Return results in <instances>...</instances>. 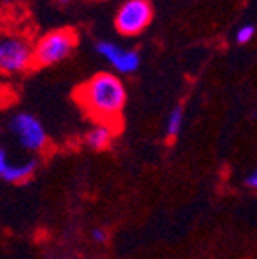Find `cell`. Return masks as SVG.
<instances>
[{
	"label": "cell",
	"mask_w": 257,
	"mask_h": 259,
	"mask_svg": "<svg viewBox=\"0 0 257 259\" xmlns=\"http://www.w3.org/2000/svg\"><path fill=\"white\" fill-rule=\"evenodd\" d=\"M76 101L97 122L119 126L126 105V87L115 74L99 72L76 90Z\"/></svg>",
	"instance_id": "obj_1"
},
{
	"label": "cell",
	"mask_w": 257,
	"mask_h": 259,
	"mask_svg": "<svg viewBox=\"0 0 257 259\" xmlns=\"http://www.w3.org/2000/svg\"><path fill=\"white\" fill-rule=\"evenodd\" d=\"M77 44L72 29H58L47 32L34 44V67H51L70 56Z\"/></svg>",
	"instance_id": "obj_2"
},
{
	"label": "cell",
	"mask_w": 257,
	"mask_h": 259,
	"mask_svg": "<svg viewBox=\"0 0 257 259\" xmlns=\"http://www.w3.org/2000/svg\"><path fill=\"white\" fill-rule=\"evenodd\" d=\"M34 67V45L20 34H9L0 41V70L4 74H18Z\"/></svg>",
	"instance_id": "obj_3"
},
{
	"label": "cell",
	"mask_w": 257,
	"mask_h": 259,
	"mask_svg": "<svg viewBox=\"0 0 257 259\" xmlns=\"http://www.w3.org/2000/svg\"><path fill=\"white\" fill-rule=\"evenodd\" d=\"M153 20V6L149 0H126L115 15V29L122 36H137L148 29Z\"/></svg>",
	"instance_id": "obj_4"
},
{
	"label": "cell",
	"mask_w": 257,
	"mask_h": 259,
	"mask_svg": "<svg viewBox=\"0 0 257 259\" xmlns=\"http://www.w3.org/2000/svg\"><path fill=\"white\" fill-rule=\"evenodd\" d=\"M9 132L24 150L32 153H40L47 146V132L40 119L34 117L32 113L18 112L16 115H13L9 121Z\"/></svg>",
	"instance_id": "obj_5"
},
{
	"label": "cell",
	"mask_w": 257,
	"mask_h": 259,
	"mask_svg": "<svg viewBox=\"0 0 257 259\" xmlns=\"http://www.w3.org/2000/svg\"><path fill=\"white\" fill-rule=\"evenodd\" d=\"M96 51L121 74H133L141 67V54L133 49H122L112 41H99Z\"/></svg>",
	"instance_id": "obj_6"
},
{
	"label": "cell",
	"mask_w": 257,
	"mask_h": 259,
	"mask_svg": "<svg viewBox=\"0 0 257 259\" xmlns=\"http://www.w3.org/2000/svg\"><path fill=\"white\" fill-rule=\"evenodd\" d=\"M38 162L34 158H29L25 162H11L8 157V150H0V178L9 184H22L27 178L32 177L36 171Z\"/></svg>",
	"instance_id": "obj_7"
},
{
	"label": "cell",
	"mask_w": 257,
	"mask_h": 259,
	"mask_svg": "<svg viewBox=\"0 0 257 259\" xmlns=\"http://www.w3.org/2000/svg\"><path fill=\"white\" fill-rule=\"evenodd\" d=\"M117 128L119 126L108 124V122H97L89 134H87L84 142H87V146H89L90 150H96V151L105 150V148L110 146V142H112Z\"/></svg>",
	"instance_id": "obj_8"
},
{
	"label": "cell",
	"mask_w": 257,
	"mask_h": 259,
	"mask_svg": "<svg viewBox=\"0 0 257 259\" xmlns=\"http://www.w3.org/2000/svg\"><path fill=\"white\" fill-rule=\"evenodd\" d=\"M182 124H184V108L182 106H175L171 112H169L167 124H165V134L167 137H177L180 134Z\"/></svg>",
	"instance_id": "obj_9"
},
{
	"label": "cell",
	"mask_w": 257,
	"mask_h": 259,
	"mask_svg": "<svg viewBox=\"0 0 257 259\" xmlns=\"http://www.w3.org/2000/svg\"><path fill=\"white\" fill-rule=\"evenodd\" d=\"M253 34H255V27H253L252 24L243 25V27H239V31H237V34H236L237 44H248L253 38Z\"/></svg>",
	"instance_id": "obj_10"
},
{
	"label": "cell",
	"mask_w": 257,
	"mask_h": 259,
	"mask_svg": "<svg viewBox=\"0 0 257 259\" xmlns=\"http://www.w3.org/2000/svg\"><path fill=\"white\" fill-rule=\"evenodd\" d=\"M92 238L99 243H105L106 241V232L103 231V229H96V231L92 232Z\"/></svg>",
	"instance_id": "obj_11"
},
{
	"label": "cell",
	"mask_w": 257,
	"mask_h": 259,
	"mask_svg": "<svg viewBox=\"0 0 257 259\" xmlns=\"http://www.w3.org/2000/svg\"><path fill=\"white\" fill-rule=\"evenodd\" d=\"M246 184H248L250 187H253V189H257V169L253 171V173L248 175V178H246Z\"/></svg>",
	"instance_id": "obj_12"
},
{
	"label": "cell",
	"mask_w": 257,
	"mask_h": 259,
	"mask_svg": "<svg viewBox=\"0 0 257 259\" xmlns=\"http://www.w3.org/2000/svg\"><path fill=\"white\" fill-rule=\"evenodd\" d=\"M54 2H56V4H61V6H65V4H68V2H70V0H54Z\"/></svg>",
	"instance_id": "obj_13"
}]
</instances>
